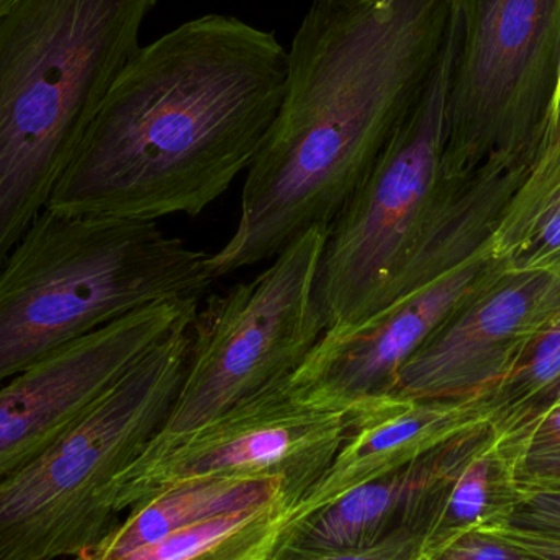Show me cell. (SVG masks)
<instances>
[{"label":"cell","instance_id":"26","mask_svg":"<svg viewBox=\"0 0 560 560\" xmlns=\"http://www.w3.org/2000/svg\"><path fill=\"white\" fill-rule=\"evenodd\" d=\"M15 2L16 0H0V16H2L3 13L9 12Z\"/></svg>","mask_w":560,"mask_h":560},{"label":"cell","instance_id":"20","mask_svg":"<svg viewBox=\"0 0 560 560\" xmlns=\"http://www.w3.org/2000/svg\"><path fill=\"white\" fill-rule=\"evenodd\" d=\"M495 440L512 466L525 457L559 451L560 404L512 433L503 434V436L495 434Z\"/></svg>","mask_w":560,"mask_h":560},{"label":"cell","instance_id":"14","mask_svg":"<svg viewBox=\"0 0 560 560\" xmlns=\"http://www.w3.org/2000/svg\"><path fill=\"white\" fill-rule=\"evenodd\" d=\"M474 431L404 469L354 487L308 515L290 520L280 542L312 551H351L372 548L398 533H413L424 497Z\"/></svg>","mask_w":560,"mask_h":560},{"label":"cell","instance_id":"6","mask_svg":"<svg viewBox=\"0 0 560 560\" xmlns=\"http://www.w3.org/2000/svg\"><path fill=\"white\" fill-rule=\"evenodd\" d=\"M453 46L451 16L423 94L329 226L316 283L325 331L364 322L407 293L470 177L453 183L444 171Z\"/></svg>","mask_w":560,"mask_h":560},{"label":"cell","instance_id":"19","mask_svg":"<svg viewBox=\"0 0 560 560\" xmlns=\"http://www.w3.org/2000/svg\"><path fill=\"white\" fill-rule=\"evenodd\" d=\"M497 436L512 433L560 404V315L512 371L480 397Z\"/></svg>","mask_w":560,"mask_h":560},{"label":"cell","instance_id":"12","mask_svg":"<svg viewBox=\"0 0 560 560\" xmlns=\"http://www.w3.org/2000/svg\"><path fill=\"white\" fill-rule=\"evenodd\" d=\"M560 315V271L502 269L404 365L390 394L470 400L489 394Z\"/></svg>","mask_w":560,"mask_h":560},{"label":"cell","instance_id":"11","mask_svg":"<svg viewBox=\"0 0 560 560\" xmlns=\"http://www.w3.org/2000/svg\"><path fill=\"white\" fill-rule=\"evenodd\" d=\"M502 269L489 245L364 322L326 329L290 375V390L303 404L345 413L390 394L398 372L421 346Z\"/></svg>","mask_w":560,"mask_h":560},{"label":"cell","instance_id":"18","mask_svg":"<svg viewBox=\"0 0 560 560\" xmlns=\"http://www.w3.org/2000/svg\"><path fill=\"white\" fill-rule=\"evenodd\" d=\"M290 518L292 509L276 502L189 526L117 560H269Z\"/></svg>","mask_w":560,"mask_h":560},{"label":"cell","instance_id":"16","mask_svg":"<svg viewBox=\"0 0 560 560\" xmlns=\"http://www.w3.org/2000/svg\"><path fill=\"white\" fill-rule=\"evenodd\" d=\"M276 502L292 509L275 480H212L176 487L130 510L125 522L75 559H121L189 526Z\"/></svg>","mask_w":560,"mask_h":560},{"label":"cell","instance_id":"25","mask_svg":"<svg viewBox=\"0 0 560 560\" xmlns=\"http://www.w3.org/2000/svg\"><path fill=\"white\" fill-rule=\"evenodd\" d=\"M492 533L509 539L518 548L525 549L529 555L541 560H560V538L558 536L542 535V533L525 532V529L499 526Z\"/></svg>","mask_w":560,"mask_h":560},{"label":"cell","instance_id":"2","mask_svg":"<svg viewBox=\"0 0 560 560\" xmlns=\"http://www.w3.org/2000/svg\"><path fill=\"white\" fill-rule=\"evenodd\" d=\"M287 49L223 13L141 46L105 95L46 209L197 217L252 167L283 97Z\"/></svg>","mask_w":560,"mask_h":560},{"label":"cell","instance_id":"23","mask_svg":"<svg viewBox=\"0 0 560 560\" xmlns=\"http://www.w3.org/2000/svg\"><path fill=\"white\" fill-rule=\"evenodd\" d=\"M502 526L560 538V495L535 493L522 497L512 516Z\"/></svg>","mask_w":560,"mask_h":560},{"label":"cell","instance_id":"4","mask_svg":"<svg viewBox=\"0 0 560 560\" xmlns=\"http://www.w3.org/2000/svg\"><path fill=\"white\" fill-rule=\"evenodd\" d=\"M209 255L158 222L45 209L0 265V384L154 303L202 299Z\"/></svg>","mask_w":560,"mask_h":560},{"label":"cell","instance_id":"22","mask_svg":"<svg viewBox=\"0 0 560 560\" xmlns=\"http://www.w3.org/2000/svg\"><path fill=\"white\" fill-rule=\"evenodd\" d=\"M428 560H541L492 532H476Z\"/></svg>","mask_w":560,"mask_h":560},{"label":"cell","instance_id":"3","mask_svg":"<svg viewBox=\"0 0 560 560\" xmlns=\"http://www.w3.org/2000/svg\"><path fill=\"white\" fill-rule=\"evenodd\" d=\"M160 0H16L0 16V265L48 207Z\"/></svg>","mask_w":560,"mask_h":560},{"label":"cell","instance_id":"10","mask_svg":"<svg viewBox=\"0 0 560 560\" xmlns=\"http://www.w3.org/2000/svg\"><path fill=\"white\" fill-rule=\"evenodd\" d=\"M200 299L128 313L0 384V482L45 453Z\"/></svg>","mask_w":560,"mask_h":560},{"label":"cell","instance_id":"7","mask_svg":"<svg viewBox=\"0 0 560 560\" xmlns=\"http://www.w3.org/2000/svg\"><path fill=\"white\" fill-rule=\"evenodd\" d=\"M444 171L467 179L541 143L560 85V0H451Z\"/></svg>","mask_w":560,"mask_h":560},{"label":"cell","instance_id":"15","mask_svg":"<svg viewBox=\"0 0 560 560\" xmlns=\"http://www.w3.org/2000/svg\"><path fill=\"white\" fill-rule=\"evenodd\" d=\"M520 499L512 463L492 428H479L424 497L413 532L418 560L433 558L469 533L505 525Z\"/></svg>","mask_w":560,"mask_h":560},{"label":"cell","instance_id":"9","mask_svg":"<svg viewBox=\"0 0 560 560\" xmlns=\"http://www.w3.org/2000/svg\"><path fill=\"white\" fill-rule=\"evenodd\" d=\"M287 382L233 405L176 436L156 434L118 476V513L160 493L212 480H275L295 506L331 466L349 415L303 404Z\"/></svg>","mask_w":560,"mask_h":560},{"label":"cell","instance_id":"5","mask_svg":"<svg viewBox=\"0 0 560 560\" xmlns=\"http://www.w3.org/2000/svg\"><path fill=\"white\" fill-rule=\"evenodd\" d=\"M196 313L141 355L45 453L0 482V560L75 559L120 523L115 482L173 411Z\"/></svg>","mask_w":560,"mask_h":560},{"label":"cell","instance_id":"24","mask_svg":"<svg viewBox=\"0 0 560 560\" xmlns=\"http://www.w3.org/2000/svg\"><path fill=\"white\" fill-rule=\"evenodd\" d=\"M520 497L535 493L560 495V450L525 457L513 466Z\"/></svg>","mask_w":560,"mask_h":560},{"label":"cell","instance_id":"1","mask_svg":"<svg viewBox=\"0 0 560 560\" xmlns=\"http://www.w3.org/2000/svg\"><path fill=\"white\" fill-rule=\"evenodd\" d=\"M451 0H312L290 49L275 124L246 171L215 279L329 230L430 82Z\"/></svg>","mask_w":560,"mask_h":560},{"label":"cell","instance_id":"21","mask_svg":"<svg viewBox=\"0 0 560 560\" xmlns=\"http://www.w3.org/2000/svg\"><path fill=\"white\" fill-rule=\"evenodd\" d=\"M269 560H418V542L411 532L398 533L372 548L351 551H312L279 542Z\"/></svg>","mask_w":560,"mask_h":560},{"label":"cell","instance_id":"17","mask_svg":"<svg viewBox=\"0 0 560 560\" xmlns=\"http://www.w3.org/2000/svg\"><path fill=\"white\" fill-rule=\"evenodd\" d=\"M506 271H560V137L546 131L490 240Z\"/></svg>","mask_w":560,"mask_h":560},{"label":"cell","instance_id":"13","mask_svg":"<svg viewBox=\"0 0 560 560\" xmlns=\"http://www.w3.org/2000/svg\"><path fill=\"white\" fill-rule=\"evenodd\" d=\"M349 430L325 476L292 518L308 515L362 483L404 469L451 441L489 424L482 398H407L387 394L349 411Z\"/></svg>","mask_w":560,"mask_h":560},{"label":"cell","instance_id":"8","mask_svg":"<svg viewBox=\"0 0 560 560\" xmlns=\"http://www.w3.org/2000/svg\"><path fill=\"white\" fill-rule=\"evenodd\" d=\"M326 238L322 226L300 233L256 278L199 305L186 377L158 434L187 433L303 364L325 332L316 283Z\"/></svg>","mask_w":560,"mask_h":560}]
</instances>
